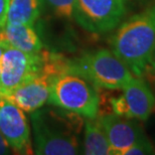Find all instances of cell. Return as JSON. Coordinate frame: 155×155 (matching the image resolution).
Wrapping results in <instances>:
<instances>
[{"label":"cell","instance_id":"cell-1","mask_svg":"<svg viewBox=\"0 0 155 155\" xmlns=\"http://www.w3.org/2000/svg\"><path fill=\"white\" fill-rule=\"evenodd\" d=\"M83 117L48 105L30 113L33 154L75 155L83 152Z\"/></svg>","mask_w":155,"mask_h":155},{"label":"cell","instance_id":"cell-2","mask_svg":"<svg viewBox=\"0 0 155 155\" xmlns=\"http://www.w3.org/2000/svg\"><path fill=\"white\" fill-rule=\"evenodd\" d=\"M155 45V3L132 15L116 27L110 38L113 54L122 61L135 77L147 73Z\"/></svg>","mask_w":155,"mask_h":155},{"label":"cell","instance_id":"cell-3","mask_svg":"<svg viewBox=\"0 0 155 155\" xmlns=\"http://www.w3.org/2000/svg\"><path fill=\"white\" fill-rule=\"evenodd\" d=\"M48 104L85 119H94L99 116L101 100L98 88L91 81L68 71L51 79Z\"/></svg>","mask_w":155,"mask_h":155},{"label":"cell","instance_id":"cell-4","mask_svg":"<svg viewBox=\"0 0 155 155\" xmlns=\"http://www.w3.org/2000/svg\"><path fill=\"white\" fill-rule=\"evenodd\" d=\"M71 69L81 74L98 89L122 90L134 76L111 49L86 51L71 60Z\"/></svg>","mask_w":155,"mask_h":155},{"label":"cell","instance_id":"cell-5","mask_svg":"<svg viewBox=\"0 0 155 155\" xmlns=\"http://www.w3.org/2000/svg\"><path fill=\"white\" fill-rule=\"evenodd\" d=\"M127 11V0H77L75 18L89 32L104 35L116 29Z\"/></svg>","mask_w":155,"mask_h":155},{"label":"cell","instance_id":"cell-6","mask_svg":"<svg viewBox=\"0 0 155 155\" xmlns=\"http://www.w3.org/2000/svg\"><path fill=\"white\" fill-rule=\"evenodd\" d=\"M46 48L38 54H27L12 46L3 51L0 77V95L7 96L28 78L41 72Z\"/></svg>","mask_w":155,"mask_h":155},{"label":"cell","instance_id":"cell-7","mask_svg":"<svg viewBox=\"0 0 155 155\" xmlns=\"http://www.w3.org/2000/svg\"><path fill=\"white\" fill-rule=\"evenodd\" d=\"M0 133L15 154H33L30 125L19 107L0 95Z\"/></svg>","mask_w":155,"mask_h":155},{"label":"cell","instance_id":"cell-8","mask_svg":"<svg viewBox=\"0 0 155 155\" xmlns=\"http://www.w3.org/2000/svg\"><path fill=\"white\" fill-rule=\"evenodd\" d=\"M97 118L115 155H122L126 149L146 136L141 126L133 118L121 117L113 113Z\"/></svg>","mask_w":155,"mask_h":155},{"label":"cell","instance_id":"cell-9","mask_svg":"<svg viewBox=\"0 0 155 155\" xmlns=\"http://www.w3.org/2000/svg\"><path fill=\"white\" fill-rule=\"evenodd\" d=\"M51 79L48 75L40 72L22 82L6 97L24 113L30 114L48 104Z\"/></svg>","mask_w":155,"mask_h":155},{"label":"cell","instance_id":"cell-10","mask_svg":"<svg viewBox=\"0 0 155 155\" xmlns=\"http://www.w3.org/2000/svg\"><path fill=\"white\" fill-rule=\"evenodd\" d=\"M128 117L139 121L149 119L155 108V96L149 85L140 77H133L122 89Z\"/></svg>","mask_w":155,"mask_h":155},{"label":"cell","instance_id":"cell-11","mask_svg":"<svg viewBox=\"0 0 155 155\" xmlns=\"http://www.w3.org/2000/svg\"><path fill=\"white\" fill-rule=\"evenodd\" d=\"M0 40L27 54H38L45 48L39 30L28 24L5 23L0 30Z\"/></svg>","mask_w":155,"mask_h":155},{"label":"cell","instance_id":"cell-12","mask_svg":"<svg viewBox=\"0 0 155 155\" xmlns=\"http://www.w3.org/2000/svg\"><path fill=\"white\" fill-rule=\"evenodd\" d=\"M45 8V0H9L6 23L36 26Z\"/></svg>","mask_w":155,"mask_h":155},{"label":"cell","instance_id":"cell-13","mask_svg":"<svg viewBox=\"0 0 155 155\" xmlns=\"http://www.w3.org/2000/svg\"><path fill=\"white\" fill-rule=\"evenodd\" d=\"M83 154L111 155L113 154L107 136L98 118L86 119L84 122Z\"/></svg>","mask_w":155,"mask_h":155},{"label":"cell","instance_id":"cell-14","mask_svg":"<svg viewBox=\"0 0 155 155\" xmlns=\"http://www.w3.org/2000/svg\"><path fill=\"white\" fill-rule=\"evenodd\" d=\"M49 9L58 18L72 20L75 18L77 0H45Z\"/></svg>","mask_w":155,"mask_h":155},{"label":"cell","instance_id":"cell-15","mask_svg":"<svg viewBox=\"0 0 155 155\" xmlns=\"http://www.w3.org/2000/svg\"><path fill=\"white\" fill-rule=\"evenodd\" d=\"M155 149L152 143L148 140V138L145 136L140 140H138L132 146H130L128 149H126L122 155H149L154 154Z\"/></svg>","mask_w":155,"mask_h":155},{"label":"cell","instance_id":"cell-16","mask_svg":"<svg viewBox=\"0 0 155 155\" xmlns=\"http://www.w3.org/2000/svg\"><path fill=\"white\" fill-rule=\"evenodd\" d=\"M9 0H0V30L6 23V16H7Z\"/></svg>","mask_w":155,"mask_h":155},{"label":"cell","instance_id":"cell-17","mask_svg":"<svg viewBox=\"0 0 155 155\" xmlns=\"http://www.w3.org/2000/svg\"><path fill=\"white\" fill-rule=\"evenodd\" d=\"M12 151L10 147L8 146L7 142L4 140V138L2 137L1 133H0V155H6V154H11Z\"/></svg>","mask_w":155,"mask_h":155},{"label":"cell","instance_id":"cell-18","mask_svg":"<svg viewBox=\"0 0 155 155\" xmlns=\"http://www.w3.org/2000/svg\"><path fill=\"white\" fill-rule=\"evenodd\" d=\"M147 72H149L152 74L153 76H155V45L152 52H151L150 58H149V63H148L147 67Z\"/></svg>","mask_w":155,"mask_h":155},{"label":"cell","instance_id":"cell-19","mask_svg":"<svg viewBox=\"0 0 155 155\" xmlns=\"http://www.w3.org/2000/svg\"><path fill=\"white\" fill-rule=\"evenodd\" d=\"M7 43L0 40V77H1V60H2V54L3 51H5V48H7Z\"/></svg>","mask_w":155,"mask_h":155}]
</instances>
